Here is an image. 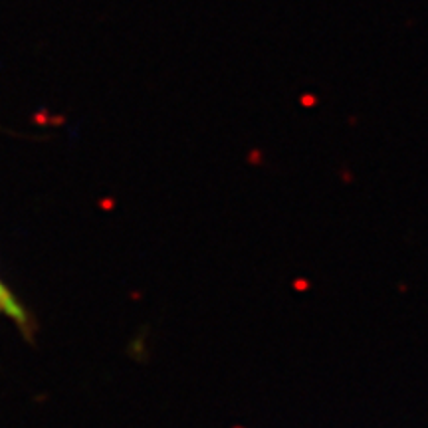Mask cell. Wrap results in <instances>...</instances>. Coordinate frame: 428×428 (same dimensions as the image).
<instances>
[{
    "mask_svg": "<svg viewBox=\"0 0 428 428\" xmlns=\"http://www.w3.org/2000/svg\"><path fill=\"white\" fill-rule=\"evenodd\" d=\"M0 315H6L8 319L16 321L18 325H28V315L22 309V305L16 301V297L10 293V289L0 282Z\"/></svg>",
    "mask_w": 428,
    "mask_h": 428,
    "instance_id": "cell-1",
    "label": "cell"
}]
</instances>
